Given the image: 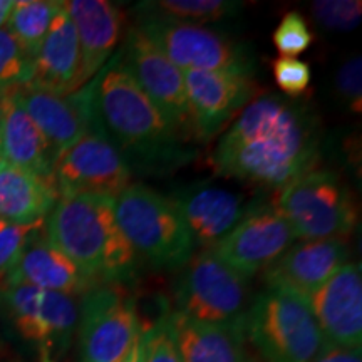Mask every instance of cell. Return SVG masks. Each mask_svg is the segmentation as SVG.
Masks as SVG:
<instances>
[{
	"label": "cell",
	"instance_id": "6da1fadb",
	"mask_svg": "<svg viewBox=\"0 0 362 362\" xmlns=\"http://www.w3.org/2000/svg\"><path fill=\"white\" fill-rule=\"evenodd\" d=\"M317 117L302 103L267 93L221 134L211 155L215 173L265 188H282L315 168Z\"/></svg>",
	"mask_w": 362,
	"mask_h": 362
},
{
	"label": "cell",
	"instance_id": "7a4b0ae2",
	"mask_svg": "<svg viewBox=\"0 0 362 362\" xmlns=\"http://www.w3.org/2000/svg\"><path fill=\"white\" fill-rule=\"evenodd\" d=\"M94 124L119 149L126 163L138 170H168L188 156L185 138L149 101L121 56L93 78Z\"/></svg>",
	"mask_w": 362,
	"mask_h": 362
},
{
	"label": "cell",
	"instance_id": "3957f363",
	"mask_svg": "<svg viewBox=\"0 0 362 362\" xmlns=\"http://www.w3.org/2000/svg\"><path fill=\"white\" fill-rule=\"evenodd\" d=\"M44 223L49 243L94 284H121L134 274L138 255L117 225L115 198L61 194Z\"/></svg>",
	"mask_w": 362,
	"mask_h": 362
},
{
	"label": "cell",
	"instance_id": "277c9868",
	"mask_svg": "<svg viewBox=\"0 0 362 362\" xmlns=\"http://www.w3.org/2000/svg\"><path fill=\"white\" fill-rule=\"evenodd\" d=\"M245 339L262 362H314L324 341L305 296L267 284L248 307Z\"/></svg>",
	"mask_w": 362,
	"mask_h": 362
},
{
	"label": "cell",
	"instance_id": "5b68a950",
	"mask_svg": "<svg viewBox=\"0 0 362 362\" xmlns=\"http://www.w3.org/2000/svg\"><path fill=\"white\" fill-rule=\"evenodd\" d=\"M116 220L136 255L155 267H185L194 243L173 200L143 183H131L115 198Z\"/></svg>",
	"mask_w": 362,
	"mask_h": 362
},
{
	"label": "cell",
	"instance_id": "8992f818",
	"mask_svg": "<svg viewBox=\"0 0 362 362\" xmlns=\"http://www.w3.org/2000/svg\"><path fill=\"white\" fill-rule=\"evenodd\" d=\"M277 208L297 238H346L357 223L352 193L337 173L310 170L279 189Z\"/></svg>",
	"mask_w": 362,
	"mask_h": 362
},
{
	"label": "cell",
	"instance_id": "52a82bcc",
	"mask_svg": "<svg viewBox=\"0 0 362 362\" xmlns=\"http://www.w3.org/2000/svg\"><path fill=\"white\" fill-rule=\"evenodd\" d=\"M210 248L193 253L176 285L178 314L203 324L243 327L248 284Z\"/></svg>",
	"mask_w": 362,
	"mask_h": 362
},
{
	"label": "cell",
	"instance_id": "ba28073f",
	"mask_svg": "<svg viewBox=\"0 0 362 362\" xmlns=\"http://www.w3.org/2000/svg\"><path fill=\"white\" fill-rule=\"evenodd\" d=\"M141 327L134 297L123 285H96L79 307V362H123Z\"/></svg>",
	"mask_w": 362,
	"mask_h": 362
},
{
	"label": "cell",
	"instance_id": "9c48e42d",
	"mask_svg": "<svg viewBox=\"0 0 362 362\" xmlns=\"http://www.w3.org/2000/svg\"><path fill=\"white\" fill-rule=\"evenodd\" d=\"M138 29L183 72H237L252 76L253 59L247 47L206 27L144 13Z\"/></svg>",
	"mask_w": 362,
	"mask_h": 362
},
{
	"label": "cell",
	"instance_id": "30bf717a",
	"mask_svg": "<svg viewBox=\"0 0 362 362\" xmlns=\"http://www.w3.org/2000/svg\"><path fill=\"white\" fill-rule=\"evenodd\" d=\"M52 181L59 197L90 193L116 198L131 185V168L103 129L93 124L89 133L56 158Z\"/></svg>",
	"mask_w": 362,
	"mask_h": 362
},
{
	"label": "cell",
	"instance_id": "8fae6325",
	"mask_svg": "<svg viewBox=\"0 0 362 362\" xmlns=\"http://www.w3.org/2000/svg\"><path fill=\"white\" fill-rule=\"evenodd\" d=\"M119 56L126 69L168 123L185 139L193 136L183 71L141 29L131 30Z\"/></svg>",
	"mask_w": 362,
	"mask_h": 362
},
{
	"label": "cell",
	"instance_id": "7c38bea8",
	"mask_svg": "<svg viewBox=\"0 0 362 362\" xmlns=\"http://www.w3.org/2000/svg\"><path fill=\"white\" fill-rule=\"evenodd\" d=\"M297 237L284 215L269 203L248 206L243 218L211 252L230 269L248 279L279 259Z\"/></svg>",
	"mask_w": 362,
	"mask_h": 362
},
{
	"label": "cell",
	"instance_id": "4fadbf2b",
	"mask_svg": "<svg viewBox=\"0 0 362 362\" xmlns=\"http://www.w3.org/2000/svg\"><path fill=\"white\" fill-rule=\"evenodd\" d=\"M6 304L19 334L44 351L64 352L79 322V305L67 293L40 291L25 284L7 285Z\"/></svg>",
	"mask_w": 362,
	"mask_h": 362
},
{
	"label": "cell",
	"instance_id": "5bb4252c",
	"mask_svg": "<svg viewBox=\"0 0 362 362\" xmlns=\"http://www.w3.org/2000/svg\"><path fill=\"white\" fill-rule=\"evenodd\" d=\"M193 136L208 141L247 106L257 86L252 76L237 72L185 71Z\"/></svg>",
	"mask_w": 362,
	"mask_h": 362
},
{
	"label": "cell",
	"instance_id": "9a60e30c",
	"mask_svg": "<svg viewBox=\"0 0 362 362\" xmlns=\"http://www.w3.org/2000/svg\"><path fill=\"white\" fill-rule=\"evenodd\" d=\"M13 94L37 124L56 158L93 128V79L67 96H59L30 84L17 86Z\"/></svg>",
	"mask_w": 362,
	"mask_h": 362
},
{
	"label": "cell",
	"instance_id": "2e32d148",
	"mask_svg": "<svg viewBox=\"0 0 362 362\" xmlns=\"http://www.w3.org/2000/svg\"><path fill=\"white\" fill-rule=\"evenodd\" d=\"M310 310L324 346L361 349L362 274L361 264H346L309 297Z\"/></svg>",
	"mask_w": 362,
	"mask_h": 362
},
{
	"label": "cell",
	"instance_id": "e0dca14e",
	"mask_svg": "<svg viewBox=\"0 0 362 362\" xmlns=\"http://www.w3.org/2000/svg\"><path fill=\"white\" fill-rule=\"evenodd\" d=\"M349 259V247L344 238L304 240L288 247L277 260L267 267L265 282L284 285L309 297L327 282Z\"/></svg>",
	"mask_w": 362,
	"mask_h": 362
},
{
	"label": "cell",
	"instance_id": "ac0fdd59",
	"mask_svg": "<svg viewBox=\"0 0 362 362\" xmlns=\"http://www.w3.org/2000/svg\"><path fill=\"white\" fill-rule=\"evenodd\" d=\"M81 69L83 62L78 30L62 2L37 56L34 57L30 79L25 84L67 96L84 86Z\"/></svg>",
	"mask_w": 362,
	"mask_h": 362
},
{
	"label": "cell",
	"instance_id": "d6986e66",
	"mask_svg": "<svg viewBox=\"0 0 362 362\" xmlns=\"http://www.w3.org/2000/svg\"><path fill=\"white\" fill-rule=\"evenodd\" d=\"M194 245L211 248L243 218L248 206L240 194L216 187H189L170 197Z\"/></svg>",
	"mask_w": 362,
	"mask_h": 362
},
{
	"label": "cell",
	"instance_id": "ffe728a7",
	"mask_svg": "<svg viewBox=\"0 0 362 362\" xmlns=\"http://www.w3.org/2000/svg\"><path fill=\"white\" fill-rule=\"evenodd\" d=\"M0 161L40 178H52L56 155L37 124L17 101L13 88L0 98Z\"/></svg>",
	"mask_w": 362,
	"mask_h": 362
},
{
	"label": "cell",
	"instance_id": "44dd1931",
	"mask_svg": "<svg viewBox=\"0 0 362 362\" xmlns=\"http://www.w3.org/2000/svg\"><path fill=\"white\" fill-rule=\"evenodd\" d=\"M6 282L7 285H33L40 291L61 292L72 297L78 293L84 296L98 285L86 277L64 253L54 248L40 232L27 242Z\"/></svg>",
	"mask_w": 362,
	"mask_h": 362
},
{
	"label": "cell",
	"instance_id": "7402d4cb",
	"mask_svg": "<svg viewBox=\"0 0 362 362\" xmlns=\"http://www.w3.org/2000/svg\"><path fill=\"white\" fill-rule=\"evenodd\" d=\"M76 30L81 47V78L89 83L106 66L123 34L124 16L119 7L107 0H71L64 2Z\"/></svg>",
	"mask_w": 362,
	"mask_h": 362
},
{
	"label": "cell",
	"instance_id": "603a6c76",
	"mask_svg": "<svg viewBox=\"0 0 362 362\" xmlns=\"http://www.w3.org/2000/svg\"><path fill=\"white\" fill-rule=\"evenodd\" d=\"M170 319L183 362H252L243 327L197 322L178 312Z\"/></svg>",
	"mask_w": 362,
	"mask_h": 362
},
{
	"label": "cell",
	"instance_id": "cb8c5ba5",
	"mask_svg": "<svg viewBox=\"0 0 362 362\" xmlns=\"http://www.w3.org/2000/svg\"><path fill=\"white\" fill-rule=\"evenodd\" d=\"M57 200L52 178H40L0 161V218L12 223L45 220Z\"/></svg>",
	"mask_w": 362,
	"mask_h": 362
},
{
	"label": "cell",
	"instance_id": "d4e9b609",
	"mask_svg": "<svg viewBox=\"0 0 362 362\" xmlns=\"http://www.w3.org/2000/svg\"><path fill=\"white\" fill-rule=\"evenodd\" d=\"M62 7L56 0H19L13 2L7 29L17 39L30 61L37 56L51 24Z\"/></svg>",
	"mask_w": 362,
	"mask_h": 362
},
{
	"label": "cell",
	"instance_id": "484cf974",
	"mask_svg": "<svg viewBox=\"0 0 362 362\" xmlns=\"http://www.w3.org/2000/svg\"><path fill=\"white\" fill-rule=\"evenodd\" d=\"M245 4L230 2V0H158V2L141 4L139 11L149 16L198 25L233 16Z\"/></svg>",
	"mask_w": 362,
	"mask_h": 362
},
{
	"label": "cell",
	"instance_id": "4316f807",
	"mask_svg": "<svg viewBox=\"0 0 362 362\" xmlns=\"http://www.w3.org/2000/svg\"><path fill=\"white\" fill-rule=\"evenodd\" d=\"M33 61L7 27L0 29V96L17 86L29 83Z\"/></svg>",
	"mask_w": 362,
	"mask_h": 362
},
{
	"label": "cell",
	"instance_id": "83f0119b",
	"mask_svg": "<svg viewBox=\"0 0 362 362\" xmlns=\"http://www.w3.org/2000/svg\"><path fill=\"white\" fill-rule=\"evenodd\" d=\"M141 362H183L176 346L170 312L156 322L141 327Z\"/></svg>",
	"mask_w": 362,
	"mask_h": 362
},
{
	"label": "cell",
	"instance_id": "f1b7e54d",
	"mask_svg": "<svg viewBox=\"0 0 362 362\" xmlns=\"http://www.w3.org/2000/svg\"><path fill=\"white\" fill-rule=\"evenodd\" d=\"M45 220L34 223H12L0 218V280L7 279L22 250L35 233L40 232Z\"/></svg>",
	"mask_w": 362,
	"mask_h": 362
},
{
	"label": "cell",
	"instance_id": "f546056e",
	"mask_svg": "<svg viewBox=\"0 0 362 362\" xmlns=\"http://www.w3.org/2000/svg\"><path fill=\"white\" fill-rule=\"evenodd\" d=\"M317 24L332 30H352L359 25L362 2L359 0H317L310 4Z\"/></svg>",
	"mask_w": 362,
	"mask_h": 362
},
{
	"label": "cell",
	"instance_id": "4dcf8cb0",
	"mask_svg": "<svg viewBox=\"0 0 362 362\" xmlns=\"http://www.w3.org/2000/svg\"><path fill=\"white\" fill-rule=\"evenodd\" d=\"M314 42V34L300 12H287L274 33V44L282 57H296Z\"/></svg>",
	"mask_w": 362,
	"mask_h": 362
},
{
	"label": "cell",
	"instance_id": "1f68e13d",
	"mask_svg": "<svg viewBox=\"0 0 362 362\" xmlns=\"http://www.w3.org/2000/svg\"><path fill=\"white\" fill-rule=\"evenodd\" d=\"M274 79L285 96L298 98L310 84V66L297 57H279L274 62Z\"/></svg>",
	"mask_w": 362,
	"mask_h": 362
},
{
	"label": "cell",
	"instance_id": "d6a6232c",
	"mask_svg": "<svg viewBox=\"0 0 362 362\" xmlns=\"http://www.w3.org/2000/svg\"><path fill=\"white\" fill-rule=\"evenodd\" d=\"M362 62L361 57L356 56L349 59L346 64H342L337 72L336 78V89L341 94V98L349 104L352 111L361 112L362 110Z\"/></svg>",
	"mask_w": 362,
	"mask_h": 362
},
{
	"label": "cell",
	"instance_id": "836d02e7",
	"mask_svg": "<svg viewBox=\"0 0 362 362\" xmlns=\"http://www.w3.org/2000/svg\"><path fill=\"white\" fill-rule=\"evenodd\" d=\"M314 362H362L361 349H344V347L322 346Z\"/></svg>",
	"mask_w": 362,
	"mask_h": 362
},
{
	"label": "cell",
	"instance_id": "e575fe53",
	"mask_svg": "<svg viewBox=\"0 0 362 362\" xmlns=\"http://www.w3.org/2000/svg\"><path fill=\"white\" fill-rule=\"evenodd\" d=\"M12 8H13L12 0H0V29H4V27L7 25Z\"/></svg>",
	"mask_w": 362,
	"mask_h": 362
},
{
	"label": "cell",
	"instance_id": "d590c367",
	"mask_svg": "<svg viewBox=\"0 0 362 362\" xmlns=\"http://www.w3.org/2000/svg\"><path fill=\"white\" fill-rule=\"evenodd\" d=\"M123 362H141V334H139V337L134 341L129 354L126 356V359Z\"/></svg>",
	"mask_w": 362,
	"mask_h": 362
},
{
	"label": "cell",
	"instance_id": "8d00e7d4",
	"mask_svg": "<svg viewBox=\"0 0 362 362\" xmlns=\"http://www.w3.org/2000/svg\"><path fill=\"white\" fill-rule=\"evenodd\" d=\"M42 362H52L51 359H49V357H44V361Z\"/></svg>",
	"mask_w": 362,
	"mask_h": 362
},
{
	"label": "cell",
	"instance_id": "74e56055",
	"mask_svg": "<svg viewBox=\"0 0 362 362\" xmlns=\"http://www.w3.org/2000/svg\"><path fill=\"white\" fill-rule=\"evenodd\" d=\"M0 98H2V96H0Z\"/></svg>",
	"mask_w": 362,
	"mask_h": 362
}]
</instances>
